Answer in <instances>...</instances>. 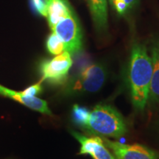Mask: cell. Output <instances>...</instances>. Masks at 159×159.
<instances>
[{
	"label": "cell",
	"instance_id": "obj_3",
	"mask_svg": "<svg viewBox=\"0 0 159 159\" xmlns=\"http://www.w3.org/2000/svg\"><path fill=\"white\" fill-rule=\"evenodd\" d=\"M107 71L99 63L83 66L66 85L65 92L69 94L93 93L99 91L105 84Z\"/></svg>",
	"mask_w": 159,
	"mask_h": 159
},
{
	"label": "cell",
	"instance_id": "obj_12",
	"mask_svg": "<svg viewBox=\"0 0 159 159\" xmlns=\"http://www.w3.org/2000/svg\"><path fill=\"white\" fill-rule=\"evenodd\" d=\"M90 111L85 107L79 105H75L72 108V119L75 124L83 128L88 122Z\"/></svg>",
	"mask_w": 159,
	"mask_h": 159
},
{
	"label": "cell",
	"instance_id": "obj_8",
	"mask_svg": "<svg viewBox=\"0 0 159 159\" xmlns=\"http://www.w3.org/2000/svg\"><path fill=\"white\" fill-rule=\"evenodd\" d=\"M0 95L13 99L32 110L36 111L47 116H52V113L49 109L47 102L37 97L27 96L24 94L21 91L11 90L2 85H0Z\"/></svg>",
	"mask_w": 159,
	"mask_h": 159
},
{
	"label": "cell",
	"instance_id": "obj_15",
	"mask_svg": "<svg viewBox=\"0 0 159 159\" xmlns=\"http://www.w3.org/2000/svg\"><path fill=\"white\" fill-rule=\"evenodd\" d=\"M49 0H31L32 5L37 13L43 16L47 17Z\"/></svg>",
	"mask_w": 159,
	"mask_h": 159
},
{
	"label": "cell",
	"instance_id": "obj_11",
	"mask_svg": "<svg viewBox=\"0 0 159 159\" xmlns=\"http://www.w3.org/2000/svg\"><path fill=\"white\" fill-rule=\"evenodd\" d=\"M97 30L103 32L108 26L107 0H87Z\"/></svg>",
	"mask_w": 159,
	"mask_h": 159
},
{
	"label": "cell",
	"instance_id": "obj_2",
	"mask_svg": "<svg viewBox=\"0 0 159 159\" xmlns=\"http://www.w3.org/2000/svg\"><path fill=\"white\" fill-rule=\"evenodd\" d=\"M101 137L119 138L128 133V127L120 113L110 105H97L90 111L84 128Z\"/></svg>",
	"mask_w": 159,
	"mask_h": 159
},
{
	"label": "cell",
	"instance_id": "obj_13",
	"mask_svg": "<svg viewBox=\"0 0 159 159\" xmlns=\"http://www.w3.org/2000/svg\"><path fill=\"white\" fill-rule=\"evenodd\" d=\"M47 48L49 53L55 55L61 54L65 51L64 43L53 32L47 39Z\"/></svg>",
	"mask_w": 159,
	"mask_h": 159
},
{
	"label": "cell",
	"instance_id": "obj_7",
	"mask_svg": "<svg viewBox=\"0 0 159 159\" xmlns=\"http://www.w3.org/2000/svg\"><path fill=\"white\" fill-rule=\"evenodd\" d=\"M71 134L80 144V155H89L93 159H116L99 136L87 137L75 131Z\"/></svg>",
	"mask_w": 159,
	"mask_h": 159
},
{
	"label": "cell",
	"instance_id": "obj_14",
	"mask_svg": "<svg viewBox=\"0 0 159 159\" xmlns=\"http://www.w3.org/2000/svg\"><path fill=\"white\" fill-rule=\"evenodd\" d=\"M110 2L119 15H125L138 5L139 0H110Z\"/></svg>",
	"mask_w": 159,
	"mask_h": 159
},
{
	"label": "cell",
	"instance_id": "obj_1",
	"mask_svg": "<svg viewBox=\"0 0 159 159\" xmlns=\"http://www.w3.org/2000/svg\"><path fill=\"white\" fill-rule=\"evenodd\" d=\"M152 74V61L146 47L134 43L131 50L128 78L132 103L138 111H144L148 103Z\"/></svg>",
	"mask_w": 159,
	"mask_h": 159
},
{
	"label": "cell",
	"instance_id": "obj_6",
	"mask_svg": "<svg viewBox=\"0 0 159 159\" xmlns=\"http://www.w3.org/2000/svg\"><path fill=\"white\" fill-rule=\"evenodd\" d=\"M105 146L116 159H159L156 151L141 144H125L102 137Z\"/></svg>",
	"mask_w": 159,
	"mask_h": 159
},
{
	"label": "cell",
	"instance_id": "obj_9",
	"mask_svg": "<svg viewBox=\"0 0 159 159\" xmlns=\"http://www.w3.org/2000/svg\"><path fill=\"white\" fill-rule=\"evenodd\" d=\"M151 61L152 65V78L149 91L150 104L159 105V41L155 42L151 49Z\"/></svg>",
	"mask_w": 159,
	"mask_h": 159
},
{
	"label": "cell",
	"instance_id": "obj_4",
	"mask_svg": "<svg viewBox=\"0 0 159 159\" xmlns=\"http://www.w3.org/2000/svg\"><path fill=\"white\" fill-rule=\"evenodd\" d=\"M65 46V51L70 54H77L83 48V35L77 19L71 13L59 21L52 29Z\"/></svg>",
	"mask_w": 159,
	"mask_h": 159
},
{
	"label": "cell",
	"instance_id": "obj_10",
	"mask_svg": "<svg viewBox=\"0 0 159 159\" xmlns=\"http://www.w3.org/2000/svg\"><path fill=\"white\" fill-rule=\"evenodd\" d=\"M71 12L72 11L66 0H49L47 16L49 27L52 29Z\"/></svg>",
	"mask_w": 159,
	"mask_h": 159
},
{
	"label": "cell",
	"instance_id": "obj_16",
	"mask_svg": "<svg viewBox=\"0 0 159 159\" xmlns=\"http://www.w3.org/2000/svg\"><path fill=\"white\" fill-rule=\"evenodd\" d=\"M42 91V87H41V81L35 83L29 86L28 88L25 89V90L21 91L24 94L27 95V96L35 97L37 94H39L41 91Z\"/></svg>",
	"mask_w": 159,
	"mask_h": 159
},
{
	"label": "cell",
	"instance_id": "obj_5",
	"mask_svg": "<svg viewBox=\"0 0 159 159\" xmlns=\"http://www.w3.org/2000/svg\"><path fill=\"white\" fill-rule=\"evenodd\" d=\"M72 66L71 54L64 51L54 58L42 62L40 66L41 81H48L53 84H63L66 81L69 69Z\"/></svg>",
	"mask_w": 159,
	"mask_h": 159
}]
</instances>
